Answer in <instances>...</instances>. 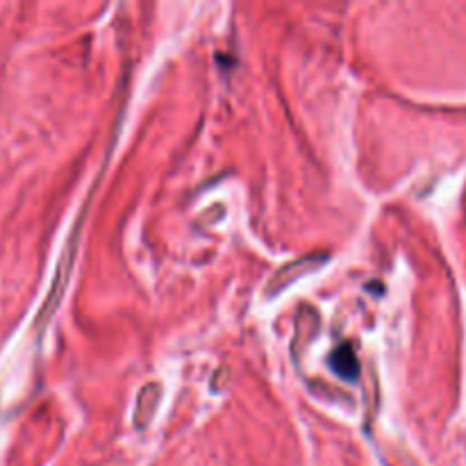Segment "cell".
<instances>
[{
    "instance_id": "6da1fadb",
    "label": "cell",
    "mask_w": 466,
    "mask_h": 466,
    "mask_svg": "<svg viewBox=\"0 0 466 466\" xmlns=\"http://www.w3.org/2000/svg\"><path fill=\"white\" fill-rule=\"evenodd\" d=\"M332 369L341 378H349V380L358 378V360H355V353L349 346H341L339 350H335V355H332Z\"/></svg>"
}]
</instances>
